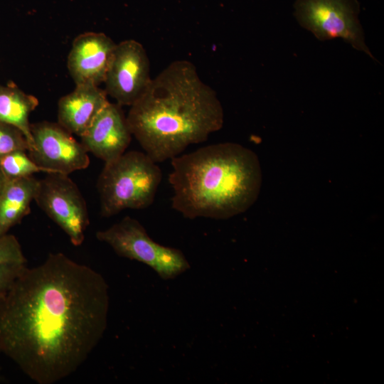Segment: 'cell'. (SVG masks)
I'll use <instances>...</instances> for the list:
<instances>
[{
    "mask_svg": "<svg viewBox=\"0 0 384 384\" xmlns=\"http://www.w3.org/2000/svg\"><path fill=\"white\" fill-rule=\"evenodd\" d=\"M38 105V100L35 96L25 93L14 83L0 85V122L20 130L29 144V150L33 146L29 116Z\"/></svg>",
    "mask_w": 384,
    "mask_h": 384,
    "instance_id": "obj_14",
    "label": "cell"
},
{
    "mask_svg": "<svg viewBox=\"0 0 384 384\" xmlns=\"http://www.w3.org/2000/svg\"><path fill=\"white\" fill-rule=\"evenodd\" d=\"M26 263H5L0 265V299L10 288Z\"/></svg>",
    "mask_w": 384,
    "mask_h": 384,
    "instance_id": "obj_18",
    "label": "cell"
},
{
    "mask_svg": "<svg viewBox=\"0 0 384 384\" xmlns=\"http://www.w3.org/2000/svg\"><path fill=\"white\" fill-rule=\"evenodd\" d=\"M5 181H6V178L5 176L3 175V174L1 173V171H0V193L4 187V185L5 183Z\"/></svg>",
    "mask_w": 384,
    "mask_h": 384,
    "instance_id": "obj_19",
    "label": "cell"
},
{
    "mask_svg": "<svg viewBox=\"0 0 384 384\" xmlns=\"http://www.w3.org/2000/svg\"><path fill=\"white\" fill-rule=\"evenodd\" d=\"M0 171L6 178H18L44 172L29 156L28 151L16 150L0 156Z\"/></svg>",
    "mask_w": 384,
    "mask_h": 384,
    "instance_id": "obj_15",
    "label": "cell"
},
{
    "mask_svg": "<svg viewBox=\"0 0 384 384\" xmlns=\"http://www.w3.org/2000/svg\"><path fill=\"white\" fill-rule=\"evenodd\" d=\"M96 238L117 255L146 265L165 280L174 279L191 267L181 250L154 241L144 227L129 216L97 231Z\"/></svg>",
    "mask_w": 384,
    "mask_h": 384,
    "instance_id": "obj_5",
    "label": "cell"
},
{
    "mask_svg": "<svg viewBox=\"0 0 384 384\" xmlns=\"http://www.w3.org/2000/svg\"><path fill=\"white\" fill-rule=\"evenodd\" d=\"M161 178L160 167L145 152L125 151L105 163L97 182L101 215L109 218L127 209L148 208Z\"/></svg>",
    "mask_w": 384,
    "mask_h": 384,
    "instance_id": "obj_4",
    "label": "cell"
},
{
    "mask_svg": "<svg viewBox=\"0 0 384 384\" xmlns=\"http://www.w3.org/2000/svg\"><path fill=\"white\" fill-rule=\"evenodd\" d=\"M2 380H3V378H2L1 372H0V382H1Z\"/></svg>",
    "mask_w": 384,
    "mask_h": 384,
    "instance_id": "obj_20",
    "label": "cell"
},
{
    "mask_svg": "<svg viewBox=\"0 0 384 384\" xmlns=\"http://www.w3.org/2000/svg\"><path fill=\"white\" fill-rule=\"evenodd\" d=\"M295 16L299 24L320 41L341 38L375 60L366 44L355 0H297Z\"/></svg>",
    "mask_w": 384,
    "mask_h": 384,
    "instance_id": "obj_6",
    "label": "cell"
},
{
    "mask_svg": "<svg viewBox=\"0 0 384 384\" xmlns=\"http://www.w3.org/2000/svg\"><path fill=\"white\" fill-rule=\"evenodd\" d=\"M151 80L150 62L143 45L134 39L117 43L103 82L107 95L118 105L130 107Z\"/></svg>",
    "mask_w": 384,
    "mask_h": 384,
    "instance_id": "obj_9",
    "label": "cell"
},
{
    "mask_svg": "<svg viewBox=\"0 0 384 384\" xmlns=\"http://www.w3.org/2000/svg\"><path fill=\"white\" fill-rule=\"evenodd\" d=\"M34 201L73 245L82 244L90 223L89 213L82 194L68 175L47 173L38 181Z\"/></svg>",
    "mask_w": 384,
    "mask_h": 384,
    "instance_id": "obj_7",
    "label": "cell"
},
{
    "mask_svg": "<svg viewBox=\"0 0 384 384\" xmlns=\"http://www.w3.org/2000/svg\"><path fill=\"white\" fill-rule=\"evenodd\" d=\"M29 149V144L20 130L0 122V156L12 151H28Z\"/></svg>",
    "mask_w": 384,
    "mask_h": 384,
    "instance_id": "obj_16",
    "label": "cell"
},
{
    "mask_svg": "<svg viewBox=\"0 0 384 384\" xmlns=\"http://www.w3.org/2000/svg\"><path fill=\"white\" fill-rule=\"evenodd\" d=\"M129 107L127 119L132 136L157 164L206 142L224 122L215 91L187 60L166 66Z\"/></svg>",
    "mask_w": 384,
    "mask_h": 384,
    "instance_id": "obj_2",
    "label": "cell"
},
{
    "mask_svg": "<svg viewBox=\"0 0 384 384\" xmlns=\"http://www.w3.org/2000/svg\"><path fill=\"white\" fill-rule=\"evenodd\" d=\"M38 181L33 176L6 178L0 193V236L7 234L30 213Z\"/></svg>",
    "mask_w": 384,
    "mask_h": 384,
    "instance_id": "obj_13",
    "label": "cell"
},
{
    "mask_svg": "<svg viewBox=\"0 0 384 384\" xmlns=\"http://www.w3.org/2000/svg\"><path fill=\"white\" fill-rule=\"evenodd\" d=\"M5 263H27L20 242L9 233L0 236V265Z\"/></svg>",
    "mask_w": 384,
    "mask_h": 384,
    "instance_id": "obj_17",
    "label": "cell"
},
{
    "mask_svg": "<svg viewBox=\"0 0 384 384\" xmlns=\"http://www.w3.org/2000/svg\"><path fill=\"white\" fill-rule=\"evenodd\" d=\"M108 102L106 92L99 86L75 85L73 91L58 101V123L72 134L80 137Z\"/></svg>",
    "mask_w": 384,
    "mask_h": 384,
    "instance_id": "obj_12",
    "label": "cell"
},
{
    "mask_svg": "<svg viewBox=\"0 0 384 384\" xmlns=\"http://www.w3.org/2000/svg\"><path fill=\"white\" fill-rule=\"evenodd\" d=\"M132 137L122 106L109 102L80 137L88 153L106 163L126 151Z\"/></svg>",
    "mask_w": 384,
    "mask_h": 384,
    "instance_id": "obj_11",
    "label": "cell"
},
{
    "mask_svg": "<svg viewBox=\"0 0 384 384\" xmlns=\"http://www.w3.org/2000/svg\"><path fill=\"white\" fill-rule=\"evenodd\" d=\"M109 287L92 267L62 252L27 265L0 299V353L38 384L75 373L107 326Z\"/></svg>",
    "mask_w": 384,
    "mask_h": 384,
    "instance_id": "obj_1",
    "label": "cell"
},
{
    "mask_svg": "<svg viewBox=\"0 0 384 384\" xmlns=\"http://www.w3.org/2000/svg\"><path fill=\"white\" fill-rule=\"evenodd\" d=\"M116 44L101 32H85L75 37L67 60L75 85L100 86L104 82Z\"/></svg>",
    "mask_w": 384,
    "mask_h": 384,
    "instance_id": "obj_10",
    "label": "cell"
},
{
    "mask_svg": "<svg viewBox=\"0 0 384 384\" xmlns=\"http://www.w3.org/2000/svg\"><path fill=\"white\" fill-rule=\"evenodd\" d=\"M31 131L33 146L28 154L44 173L69 175L89 166L87 149L58 122L33 123Z\"/></svg>",
    "mask_w": 384,
    "mask_h": 384,
    "instance_id": "obj_8",
    "label": "cell"
},
{
    "mask_svg": "<svg viewBox=\"0 0 384 384\" xmlns=\"http://www.w3.org/2000/svg\"><path fill=\"white\" fill-rule=\"evenodd\" d=\"M171 161V206L186 218L228 219L245 212L260 194L258 157L239 144H210Z\"/></svg>",
    "mask_w": 384,
    "mask_h": 384,
    "instance_id": "obj_3",
    "label": "cell"
}]
</instances>
